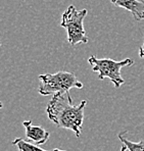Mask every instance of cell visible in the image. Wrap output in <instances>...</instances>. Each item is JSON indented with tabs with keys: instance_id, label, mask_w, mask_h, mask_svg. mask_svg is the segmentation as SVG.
<instances>
[{
	"instance_id": "obj_1",
	"label": "cell",
	"mask_w": 144,
	"mask_h": 151,
	"mask_svg": "<svg viewBox=\"0 0 144 151\" xmlns=\"http://www.w3.org/2000/svg\"><path fill=\"white\" fill-rule=\"evenodd\" d=\"M87 101H81L78 105L73 103L70 93H57L47 104L46 112L48 119L58 128L71 130L76 137H80L84 121V110Z\"/></svg>"
},
{
	"instance_id": "obj_2",
	"label": "cell",
	"mask_w": 144,
	"mask_h": 151,
	"mask_svg": "<svg viewBox=\"0 0 144 151\" xmlns=\"http://www.w3.org/2000/svg\"><path fill=\"white\" fill-rule=\"evenodd\" d=\"M40 86L38 92L43 96L66 93L72 88L82 89L83 83L80 82L73 73L60 70L55 74H44L39 76Z\"/></svg>"
},
{
	"instance_id": "obj_3",
	"label": "cell",
	"mask_w": 144,
	"mask_h": 151,
	"mask_svg": "<svg viewBox=\"0 0 144 151\" xmlns=\"http://www.w3.org/2000/svg\"><path fill=\"white\" fill-rule=\"evenodd\" d=\"M87 15V9L78 10L74 5H70L61 17L60 27L66 30L68 42L72 46L88 43L89 39L84 29V19Z\"/></svg>"
},
{
	"instance_id": "obj_4",
	"label": "cell",
	"mask_w": 144,
	"mask_h": 151,
	"mask_svg": "<svg viewBox=\"0 0 144 151\" xmlns=\"http://www.w3.org/2000/svg\"><path fill=\"white\" fill-rule=\"evenodd\" d=\"M88 63L91 66L93 72L98 73V79H109L116 88H120L124 83V79L122 78L121 70L123 68L131 66L134 64L132 58H126L121 61L112 60L110 58H97L94 55L88 58Z\"/></svg>"
},
{
	"instance_id": "obj_5",
	"label": "cell",
	"mask_w": 144,
	"mask_h": 151,
	"mask_svg": "<svg viewBox=\"0 0 144 151\" xmlns=\"http://www.w3.org/2000/svg\"><path fill=\"white\" fill-rule=\"evenodd\" d=\"M23 126L25 127L27 139L31 142H34L36 145H42L49 139L50 133L48 131L40 126L32 125L31 121H25L23 123Z\"/></svg>"
},
{
	"instance_id": "obj_6",
	"label": "cell",
	"mask_w": 144,
	"mask_h": 151,
	"mask_svg": "<svg viewBox=\"0 0 144 151\" xmlns=\"http://www.w3.org/2000/svg\"><path fill=\"white\" fill-rule=\"evenodd\" d=\"M112 4L127 9L136 22L144 19V1L142 0H110Z\"/></svg>"
},
{
	"instance_id": "obj_7",
	"label": "cell",
	"mask_w": 144,
	"mask_h": 151,
	"mask_svg": "<svg viewBox=\"0 0 144 151\" xmlns=\"http://www.w3.org/2000/svg\"><path fill=\"white\" fill-rule=\"evenodd\" d=\"M12 145L17 146L19 151H66V150L58 149V148H55L53 150H44L42 148L38 147V145H36V144H33L29 141H26L23 138L14 139L12 141Z\"/></svg>"
},
{
	"instance_id": "obj_8",
	"label": "cell",
	"mask_w": 144,
	"mask_h": 151,
	"mask_svg": "<svg viewBox=\"0 0 144 151\" xmlns=\"http://www.w3.org/2000/svg\"><path fill=\"white\" fill-rule=\"evenodd\" d=\"M126 134L127 132L119 133L118 137L120 141L127 147L128 151H144V140H141L138 143H135V142H132L126 138Z\"/></svg>"
},
{
	"instance_id": "obj_9",
	"label": "cell",
	"mask_w": 144,
	"mask_h": 151,
	"mask_svg": "<svg viewBox=\"0 0 144 151\" xmlns=\"http://www.w3.org/2000/svg\"><path fill=\"white\" fill-rule=\"evenodd\" d=\"M139 56H140V58L144 59V39H143L142 45H141V47L139 48Z\"/></svg>"
},
{
	"instance_id": "obj_10",
	"label": "cell",
	"mask_w": 144,
	"mask_h": 151,
	"mask_svg": "<svg viewBox=\"0 0 144 151\" xmlns=\"http://www.w3.org/2000/svg\"><path fill=\"white\" fill-rule=\"evenodd\" d=\"M128 149H127V147H126L125 145H123V147H122V149H121V151H127Z\"/></svg>"
},
{
	"instance_id": "obj_11",
	"label": "cell",
	"mask_w": 144,
	"mask_h": 151,
	"mask_svg": "<svg viewBox=\"0 0 144 151\" xmlns=\"http://www.w3.org/2000/svg\"><path fill=\"white\" fill-rule=\"evenodd\" d=\"M2 106H3V104H2V102L0 101V109H1V108H2Z\"/></svg>"
},
{
	"instance_id": "obj_12",
	"label": "cell",
	"mask_w": 144,
	"mask_h": 151,
	"mask_svg": "<svg viewBox=\"0 0 144 151\" xmlns=\"http://www.w3.org/2000/svg\"><path fill=\"white\" fill-rule=\"evenodd\" d=\"M1 45H2V43H1V42H0V47H1Z\"/></svg>"
}]
</instances>
